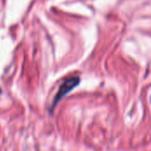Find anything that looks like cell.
I'll use <instances>...</instances> for the list:
<instances>
[{"instance_id":"obj_1","label":"cell","mask_w":151,"mask_h":151,"mask_svg":"<svg viewBox=\"0 0 151 151\" xmlns=\"http://www.w3.org/2000/svg\"><path fill=\"white\" fill-rule=\"evenodd\" d=\"M81 82V79L77 76L75 77H71L67 80H65L63 84L60 86L54 100L52 103V106H51V111H53L55 109V107L58 105V104L68 94L70 93L73 89H74Z\"/></svg>"}]
</instances>
